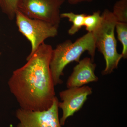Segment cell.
<instances>
[{
    "label": "cell",
    "instance_id": "cell-9",
    "mask_svg": "<svg viewBox=\"0 0 127 127\" xmlns=\"http://www.w3.org/2000/svg\"><path fill=\"white\" fill-rule=\"evenodd\" d=\"M86 14H76L72 12H65L61 14V18H67L72 23V26L68 31V34L72 35L78 32L84 26V18Z\"/></svg>",
    "mask_w": 127,
    "mask_h": 127
},
{
    "label": "cell",
    "instance_id": "cell-6",
    "mask_svg": "<svg viewBox=\"0 0 127 127\" xmlns=\"http://www.w3.org/2000/svg\"><path fill=\"white\" fill-rule=\"evenodd\" d=\"M58 99L55 98L50 108L43 111H34L20 108L16 116L19 120L17 127H62L59 118Z\"/></svg>",
    "mask_w": 127,
    "mask_h": 127
},
{
    "label": "cell",
    "instance_id": "cell-7",
    "mask_svg": "<svg viewBox=\"0 0 127 127\" xmlns=\"http://www.w3.org/2000/svg\"><path fill=\"white\" fill-rule=\"evenodd\" d=\"M92 92V89L86 85L69 88L60 92L59 97L61 102L59 101L58 105L63 112L62 116L60 119L62 126L64 125L68 118L81 109Z\"/></svg>",
    "mask_w": 127,
    "mask_h": 127
},
{
    "label": "cell",
    "instance_id": "cell-11",
    "mask_svg": "<svg viewBox=\"0 0 127 127\" xmlns=\"http://www.w3.org/2000/svg\"><path fill=\"white\" fill-rule=\"evenodd\" d=\"M101 20V12L100 11H95L92 15H86L84 26L88 32H93L99 27Z\"/></svg>",
    "mask_w": 127,
    "mask_h": 127
},
{
    "label": "cell",
    "instance_id": "cell-1",
    "mask_svg": "<svg viewBox=\"0 0 127 127\" xmlns=\"http://www.w3.org/2000/svg\"><path fill=\"white\" fill-rule=\"evenodd\" d=\"M53 50L51 45L42 43L24 65L12 73L8 86L21 108L43 111L52 105L56 97L50 68Z\"/></svg>",
    "mask_w": 127,
    "mask_h": 127
},
{
    "label": "cell",
    "instance_id": "cell-15",
    "mask_svg": "<svg viewBox=\"0 0 127 127\" xmlns=\"http://www.w3.org/2000/svg\"><path fill=\"white\" fill-rule=\"evenodd\" d=\"M1 55V53L0 52V56Z\"/></svg>",
    "mask_w": 127,
    "mask_h": 127
},
{
    "label": "cell",
    "instance_id": "cell-10",
    "mask_svg": "<svg viewBox=\"0 0 127 127\" xmlns=\"http://www.w3.org/2000/svg\"><path fill=\"white\" fill-rule=\"evenodd\" d=\"M22 0H0V7L9 20H14Z\"/></svg>",
    "mask_w": 127,
    "mask_h": 127
},
{
    "label": "cell",
    "instance_id": "cell-3",
    "mask_svg": "<svg viewBox=\"0 0 127 127\" xmlns=\"http://www.w3.org/2000/svg\"><path fill=\"white\" fill-rule=\"evenodd\" d=\"M102 20L98 28L93 32L95 38L96 48L103 55L106 67L102 74L109 75L118 67L123 58L117 51V41L114 31L118 22L112 11L105 9L101 14Z\"/></svg>",
    "mask_w": 127,
    "mask_h": 127
},
{
    "label": "cell",
    "instance_id": "cell-14",
    "mask_svg": "<svg viewBox=\"0 0 127 127\" xmlns=\"http://www.w3.org/2000/svg\"><path fill=\"white\" fill-rule=\"evenodd\" d=\"M94 0H68V2L71 5H76L82 2H90Z\"/></svg>",
    "mask_w": 127,
    "mask_h": 127
},
{
    "label": "cell",
    "instance_id": "cell-2",
    "mask_svg": "<svg viewBox=\"0 0 127 127\" xmlns=\"http://www.w3.org/2000/svg\"><path fill=\"white\" fill-rule=\"evenodd\" d=\"M96 48L93 33L90 32L74 42L68 40L57 45L53 50L50 63V70L55 86L62 83L61 77L64 75L66 67L72 62L78 63L85 51H88L94 61Z\"/></svg>",
    "mask_w": 127,
    "mask_h": 127
},
{
    "label": "cell",
    "instance_id": "cell-5",
    "mask_svg": "<svg viewBox=\"0 0 127 127\" xmlns=\"http://www.w3.org/2000/svg\"><path fill=\"white\" fill-rule=\"evenodd\" d=\"M65 0H22L19 10L27 16L47 22L59 27L60 9Z\"/></svg>",
    "mask_w": 127,
    "mask_h": 127
},
{
    "label": "cell",
    "instance_id": "cell-16",
    "mask_svg": "<svg viewBox=\"0 0 127 127\" xmlns=\"http://www.w3.org/2000/svg\"></svg>",
    "mask_w": 127,
    "mask_h": 127
},
{
    "label": "cell",
    "instance_id": "cell-12",
    "mask_svg": "<svg viewBox=\"0 0 127 127\" xmlns=\"http://www.w3.org/2000/svg\"><path fill=\"white\" fill-rule=\"evenodd\" d=\"M115 29L117 34L118 39L122 45L123 49L121 55L123 58L127 57V23L117 22Z\"/></svg>",
    "mask_w": 127,
    "mask_h": 127
},
{
    "label": "cell",
    "instance_id": "cell-13",
    "mask_svg": "<svg viewBox=\"0 0 127 127\" xmlns=\"http://www.w3.org/2000/svg\"><path fill=\"white\" fill-rule=\"evenodd\" d=\"M118 22L127 23V0H119L112 11Z\"/></svg>",
    "mask_w": 127,
    "mask_h": 127
},
{
    "label": "cell",
    "instance_id": "cell-4",
    "mask_svg": "<svg viewBox=\"0 0 127 127\" xmlns=\"http://www.w3.org/2000/svg\"><path fill=\"white\" fill-rule=\"evenodd\" d=\"M16 23L18 30L30 41L31 50L26 59L35 52L48 38L58 34V28L47 22L30 18L18 10L16 12Z\"/></svg>",
    "mask_w": 127,
    "mask_h": 127
},
{
    "label": "cell",
    "instance_id": "cell-8",
    "mask_svg": "<svg viewBox=\"0 0 127 127\" xmlns=\"http://www.w3.org/2000/svg\"><path fill=\"white\" fill-rule=\"evenodd\" d=\"M93 61L89 57L84 58L79 61L67 79V88L82 87L98 81V78L95 73L96 65Z\"/></svg>",
    "mask_w": 127,
    "mask_h": 127
}]
</instances>
